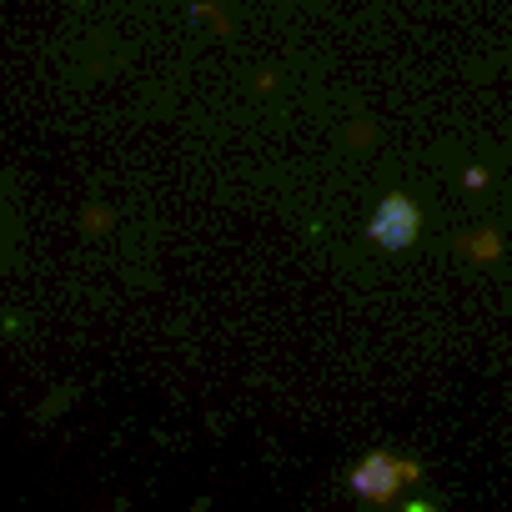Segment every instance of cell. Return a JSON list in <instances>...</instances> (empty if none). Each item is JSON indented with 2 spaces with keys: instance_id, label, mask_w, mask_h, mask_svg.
I'll list each match as a JSON object with an SVG mask.
<instances>
[{
  "instance_id": "cell-1",
  "label": "cell",
  "mask_w": 512,
  "mask_h": 512,
  "mask_svg": "<svg viewBox=\"0 0 512 512\" xmlns=\"http://www.w3.org/2000/svg\"><path fill=\"white\" fill-rule=\"evenodd\" d=\"M372 236H377L387 251H402V246L417 236V211H412V201L387 196V201H382V211H377V221H372Z\"/></svg>"
}]
</instances>
